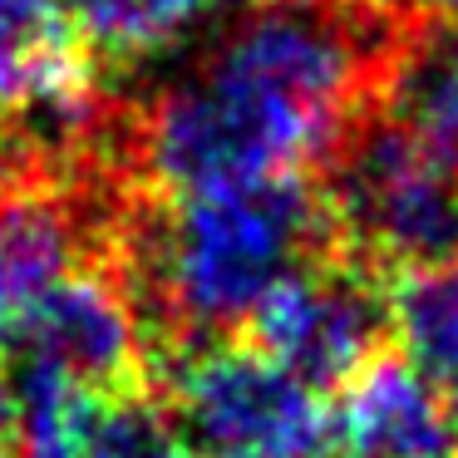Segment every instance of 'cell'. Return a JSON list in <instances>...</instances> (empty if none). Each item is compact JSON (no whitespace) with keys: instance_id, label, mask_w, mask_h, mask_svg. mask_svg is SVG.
<instances>
[{"instance_id":"cell-1","label":"cell","mask_w":458,"mask_h":458,"mask_svg":"<svg viewBox=\"0 0 458 458\" xmlns=\"http://www.w3.org/2000/svg\"><path fill=\"white\" fill-rule=\"evenodd\" d=\"M379 15L355 0H261L148 104L133 148L168 198L306 178L355 133L385 84Z\"/></svg>"},{"instance_id":"cell-2","label":"cell","mask_w":458,"mask_h":458,"mask_svg":"<svg viewBox=\"0 0 458 458\" xmlns=\"http://www.w3.org/2000/svg\"><path fill=\"white\" fill-rule=\"evenodd\" d=\"M330 247V208L310 178L182 192L139 222L123 286L178 345L227 340L291 271Z\"/></svg>"},{"instance_id":"cell-3","label":"cell","mask_w":458,"mask_h":458,"mask_svg":"<svg viewBox=\"0 0 458 458\" xmlns=\"http://www.w3.org/2000/svg\"><path fill=\"white\" fill-rule=\"evenodd\" d=\"M335 247L399 276L458 257V158L399 119H360L330 158Z\"/></svg>"},{"instance_id":"cell-4","label":"cell","mask_w":458,"mask_h":458,"mask_svg":"<svg viewBox=\"0 0 458 458\" xmlns=\"http://www.w3.org/2000/svg\"><path fill=\"white\" fill-rule=\"evenodd\" d=\"M168 414L198 458H310L335 438L310 385L242 340L168 355Z\"/></svg>"},{"instance_id":"cell-5","label":"cell","mask_w":458,"mask_h":458,"mask_svg":"<svg viewBox=\"0 0 458 458\" xmlns=\"http://www.w3.org/2000/svg\"><path fill=\"white\" fill-rule=\"evenodd\" d=\"M385 335L389 291H379V271L345 251H326L291 271L251 316V345L316 394L345 389L365 365H375Z\"/></svg>"},{"instance_id":"cell-6","label":"cell","mask_w":458,"mask_h":458,"mask_svg":"<svg viewBox=\"0 0 458 458\" xmlns=\"http://www.w3.org/2000/svg\"><path fill=\"white\" fill-rule=\"evenodd\" d=\"M11 379H60L89 394L139 389L143 326L139 301L114 271H70L0 345Z\"/></svg>"},{"instance_id":"cell-7","label":"cell","mask_w":458,"mask_h":458,"mask_svg":"<svg viewBox=\"0 0 458 458\" xmlns=\"http://www.w3.org/2000/svg\"><path fill=\"white\" fill-rule=\"evenodd\" d=\"M350 458H454L458 409L409 360L365 365L330 414Z\"/></svg>"},{"instance_id":"cell-8","label":"cell","mask_w":458,"mask_h":458,"mask_svg":"<svg viewBox=\"0 0 458 458\" xmlns=\"http://www.w3.org/2000/svg\"><path fill=\"white\" fill-rule=\"evenodd\" d=\"M89 212L55 182H0V345L11 330L84 267Z\"/></svg>"},{"instance_id":"cell-9","label":"cell","mask_w":458,"mask_h":458,"mask_svg":"<svg viewBox=\"0 0 458 458\" xmlns=\"http://www.w3.org/2000/svg\"><path fill=\"white\" fill-rule=\"evenodd\" d=\"M89 104V55L64 0H0V133Z\"/></svg>"},{"instance_id":"cell-10","label":"cell","mask_w":458,"mask_h":458,"mask_svg":"<svg viewBox=\"0 0 458 458\" xmlns=\"http://www.w3.org/2000/svg\"><path fill=\"white\" fill-rule=\"evenodd\" d=\"M389 119L419 129L458 158V21L424 25L399 40L385 64Z\"/></svg>"},{"instance_id":"cell-11","label":"cell","mask_w":458,"mask_h":458,"mask_svg":"<svg viewBox=\"0 0 458 458\" xmlns=\"http://www.w3.org/2000/svg\"><path fill=\"white\" fill-rule=\"evenodd\" d=\"M389 335L444 394H458V257L389 276Z\"/></svg>"},{"instance_id":"cell-12","label":"cell","mask_w":458,"mask_h":458,"mask_svg":"<svg viewBox=\"0 0 458 458\" xmlns=\"http://www.w3.org/2000/svg\"><path fill=\"white\" fill-rule=\"evenodd\" d=\"M64 11L84 55H99L104 64H139L173 50L212 11V0H64Z\"/></svg>"},{"instance_id":"cell-13","label":"cell","mask_w":458,"mask_h":458,"mask_svg":"<svg viewBox=\"0 0 458 458\" xmlns=\"http://www.w3.org/2000/svg\"><path fill=\"white\" fill-rule=\"evenodd\" d=\"M70 458H198V448L173 424L168 404L123 389V394H99L89 404Z\"/></svg>"},{"instance_id":"cell-14","label":"cell","mask_w":458,"mask_h":458,"mask_svg":"<svg viewBox=\"0 0 458 458\" xmlns=\"http://www.w3.org/2000/svg\"><path fill=\"white\" fill-rule=\"evenodd\" d=\"M0 458H21V448H15V409L5 385H0Z\"/></svg>"},{"instance_id":"cell-15","label":"cell","mask_w":458,"mask_h":458,"mask_svg":"<svg viewBox=\"0 0 458 458\" xmlns=\"http://www.w3.org/2000/svg\"><path fill=\"white\" fill-rule=\"evenodd\" d=\"M355 5L369 15H389V11H399V5H409V0H355Z\"/></svg>"},{"instance_id":"cell-16","label":"cell","mask_w":458,"mask_h":458,"mask_svg":"<svg viewBox=\"0 0 458 458\" xmlns=\"http://www.w3.org/2000/svg\"><path fill=\"white\" fill-rule=\"evenodd\" d=\"M434 15H444V21H458V0H424Z\"/></svg>"}]
</instances>
